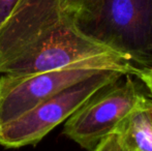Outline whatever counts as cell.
I'll return each instance as SVG.
<instances>
[{
    "mask_svg": "<svg viewBox=\"0 0 152 151\" xmlns=\"http://www.w3.org/2000/svg\"><path fill=\"white\" fill-rule=\"evenodd\" d=\"M65 69L134 76L139 67L124 54L89 36L67 15L42 38L0 67V74L29 75Z\"/></svg>",
    "mask_w": 152,
    "mask_h": 151,
    "instance_id": "obj_1",
    "label": "cell"
},
{
    "mask_svg": "<svg viewBox=\"0 0 152 151\" xmlns=\"http://www.w3.org/2000/svg\"><path fill=\"white\" fill-rule=\"evenodd\" d=\"M74 17L89 36L142 67L152 65L151 0H92Z\"/></svg>",
    "mask_w": 152,
    "mask_h": 151,
    "instance_id": "obj_2",
    "label": "cell"
},
{
    "mask_svg": "<svg viewBox=\"0 0 152 151\" xmlns=\"http://www.w3.org/2000/svg\"><path fill=\"white\" fill-rule=\"evenodd\" d=\"M123 77L112 71L100 73L60 91L30 111L0 126V145L12 149L36 145L92 96Z\"/></svg>",
    "mask_w": 152,
    "mask_h": 151,
    "instance_id": "obj_3",
    "label": "cell"
},
{
    "mask_svg": "<svg viewBox=\"0 0 152 151\" xmlns=\"http://www.w3.org/2000/svg\"><path fill=\"white\" fill-rule=\"evenodd\" d=\"M124 78L96 93L65 121L63 133L68 139L90 151L127 115L146 105L149 98L132 76Z\"/></svg>",
    "mask_w": 152,
    "mask_h": 151,
    "instance_id": "obj_4",
    "label": "cell"
},
{
    "mask_svg": "<svg viewBox=\"0 0 152 151\" xmlns=\"http://www.w3.org/2000/svg\"><path fill=\"white\" fill-rule=\"evenodd\" d=\"M108 73V71H107ZM100 74L65 69L0 77V126L10 122L68 87Z\"/></svg>",
    "mask_w": 152,
    "mask_h": 151,
    "instance_id": "obj_5",
    "label": "cell"
},
{
    "mask_svg": "<svg viewBox=\"0 0 152 151\" xmlns=\"http://www.w3.org/2000/svg\"><path fill=\"white\" fill-rule=\"evenodd\" d=\"M67 15L63 0H20L0 29V67L30 47Z\"/></svg>",
    "mask_w": 152,
    "mask_h": 151,
    "instance_id": "obj_6",
    "label": "cell"
},
{
    "mask_svg": "<svg viewBox=\"0 0 152 151\" xmlns=\"http://www.w3.org/2000/svg\"><path fill=\"white\" fill-rule=\"evenodd\" d=\"M147 105L148 101L127 115L113 131L121 151H152V121Z\"/></svg>",
    "mask_w": 152,
    "mask_h": 151,
    "instance_id": "obj_7",
    "label": "cell"
},
{
    "mask_svg": "<svg viewBox=\"0 0 152 151\" xmlns=\"http://www.w3.org/2000/svg\"><path fill=\"white\" fill-rule=\"evenodd\" d=\"M20 0H0V29L7 22Z\"/></svg>",
    "mask_w": 152,
    "mask_h": 151,
    "instance_id": "obj_8",
    "label": "cell"
},
{
    "mask_svg": "<svg viewBox=\"0 0 152 151\" xmlns=\"http://www.w3.org/2000/svg\"><path fill=\"white\" fill-rule=\"evenodd\" d=\"M92 0H63V10L72 16L82 12Z\"/></svg>",
    "mask_w": 152,
    "mask_h": 151,
    "instance_id": "obj_9",
    "label": "cell"
},
{
    "mask_svg": "<svg viewBox=\"0 0 152 151\" xmlns=\"http://www.w3.org/2000/svg\"><path fill=\"white\" fill-rule=\"evenodd\" d=\"M90 151H121L116 142L114 133L107 136Z\"/></svg>",
    "mask_w": 152,
    "mask_h": 151,
    "instance_id": "obj_10",
    "label": "cell"
},
{
    "mask_svg": "<svg viewBox=\"0 0 152 151\" xmlns=\"http://www.w3.org/2000/svg\"><path fill=\"white\" fill-rule=\"evenodd\" d=\"M134 76L138 77L145 86L146 85H152V65L141 67V69L139 67L138 71Z\"/></svg>",
    "mask_w": 152,
    "mask_h": 151,
    "instance_id": "obj_11",
    "label": "cell"
},
{
    "mask_svg": "<svg viewBox=\"0 0 152 151\" xmlns=\"http://www.w3.org/2000/svg\"><path fill=\"white\" fill-rule=\"evenodd\" d=\"M147 108H148V112H149V115H150V118H151V121H152V98H149Z\"/></svg>",
    "mask_w": 152,
    "mask_h": 151,
    "instance_id": "obj_12",
    "label": "cell"
},
{
    "mask_svg": "<svg viewBox=\"0 0 152 151\" xmlns=\"http://www.w3.org/2000/svg\"><path fill=\"white\" fill-rule=\"evenodd\" d=\"M146 88L148 89L149 94H150V96H151V98H152V85H146Z\"/></svg>",
    "mask_w": 152,
    "mask_h": 151,
    "instance_id": "obj_13",
    "label": "cell"
},
{
    "mask_svg": "<svg viewBox=\"0 0 152 151\" xmlns=\"http://www.w3.org/2000/svg\"><path fill=\"white\" fill-rule=\"evenodd\" d=\"M151 1H152V0H151Z\"/></svg>",
    "mask_w": 152,
    "mask_h": 151,
    "instance_id": "obj_14",
    "label": "cell"
}]
</instances>
